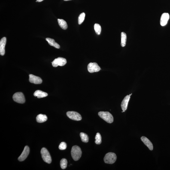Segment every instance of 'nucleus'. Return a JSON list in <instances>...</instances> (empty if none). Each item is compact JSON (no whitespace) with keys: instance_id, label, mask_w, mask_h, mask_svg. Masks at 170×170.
<instances>
[{"instance_id":"5","label":"nucleus","mask_w":170,"mask_h":170,"mask_svg":"<svg viewBox=\"0 0 170 170\" xmlns=\"http://www.w3.org/2000/svg\"><path fill=\"white\" fill-rule=\"evenodd\" d=\"M14 101L18 103H24L25 102V99L23 94L21 92H17L14 94L13 96Z\"/></svg>"},{"instance_id":"22","label":"nucleus","mask_w":170,"mask_h":170,"mask_svg":"<svg viewBox=\"0 0 170 170\" xmlns=\"http://www.w3.org/2000/svg\"><path fill=\"white\" fill-rule=\"evenodd\" d=\"M94 29L96 33L98 35H100L101 33V28L100 25L97 23H95L94 26Z\"/></svg>"},{"instance_id":"18","label":"nucleus","mask_w":170,"mask_h":170,"mask_svg":"<svg viewBox=\"0 0 170 170\" xmlns=\"http://www.w3.org/2000/svg\"><path fill=\"white\" fill-rule=\"evenodd\" d=\"M59 25L61 28L64 30H66L68 28V25L66 22L62 19H58Z\"/></svg>"},{"instance_id":"26","label":"nucleus","mask_w":170,"mask_h":170,"mask_svg":"<svg viewBox=\"0 0 170 170\" xmlns=\"http://www.w3.org/2000/svg\"><path fill=\"white\" fill-rule=\"evenodd\" d=\"M44 1V0H37V2H42V1Z\"/></svg>"},{"instance_id":"13","label":"nucleus","mask_w":170,"mask_h":170,"mask_svg":"<svg viewBox=\"0 0 170 170\" xmlns=\"http://www.w3.org/2000/svg\"><path fill=\"white\" fill-rule=\"evenodd\" d=\"M6 42V38L5 37L3 38L0 41V54L4 56L5 54V47Z\"/></svg>"},{"instance_id":"20","label":"nucleus","mask_w":170,"mask_h":170,"mask_svg":"<svg viewBox=\"0 0 170 170\" xmlns=\"http://www.w3.org/2000/svg\"><path fill=\"white\" fill-rule=\"evenodd\" d=\"M80 135L82 141L83 142L85 143L88 142L89 138L87 134L81 132L80 133Z\"/></svg>"},{"instance_id":"12","label":"nucleus","mask_w":170,"mask_h":170,"mask_svg":"<svg viewBox=\"0 0 170 170\" xmlns=\"http://www.w3.org/2000/svg\"><path fill=\"white\" fill-rule=\"evenodd\" d=\"M130 95H127L126 96L122 101L121 104L122 109L123 110L122 112H124L127 109L128 103H129Z\"/></svg>"},{"instance_id":"21","label":"nucleus","mask_w":170,"mask_h":170,"mask_svg":"<svg viewBox=\"0 0 170 170\" xmlns=\"http://www.w3.org/2000/svg\"><path fill=\"white\" fill-rule=\"evenodd\" d=\"M68 161L66 159H62L60 161V166L62 169H65L67 167Z\"/></svg>"},{"instance_id":"1","label":"nucleus","mask_w":170,"mask_h":170,"mask_svg":"<svg viewBox=\"0 0 170 170\" xmlns=\"http://www.w3.org/2000/svg\"><path fill=\"white\" fill-rule=\"evenodd\" d=\"M71 155L74 160L77 161L81 157L82 152L81 148L79 146H73L71 151Z\"/></svg>"},{"instance_id":"7","label":"nucleus","mask_w":170,"mask_h":170,"mask_svg":"<svg viewBox=\"0 0 170 170\" xmlns=\"http://www.w3.org/2000/svg\"><path fill=\"white\" fill-rule=\"evenodd\" d=\"M67 62L66 59L64 58L59 57L55 59L52 62L53 66L54 67L58 66H64Z\"/></svg>"},{"instance_id":"14","label":"nucleus","mask_w":170,"mask_h":170,"mask_svg":"<svg viewBox=\"0 0 170 170\" xmlns=\"http://www.w3.org/2000/svg\"><path fill=\"white\" fill-rule=\"evenodd\" d=\"M141 140L145 144V145L148 147L149 149L151 151L153 150V145L152 144L151 141L148 138H147L146 137L143 136L141 137Z\"/></svg>"},{"instance_id":"25","label":"nucleus","mask_w":170,"mask_h":170,"mask_svg":"<svg viewBox=\"0 0 170 170\" xmlns=\"http://www.w3.org/2000/svg\"><path fill=\"white\" fill-rule=\"evenodd\" d=\"M67 145L66 143L64 142H62L61 143L59 146V148L60 150H64L66 149Z\"/></svg>"},{"instance_id":"9","label":"nucleus","mask_w":170,"mask_h":170,"mask_svg":"<svg viewBox=\"0 0 170 170\" xmlns=\"http://www.w3.org/2000/svg\"><path fill=\"white\" fill-rule=\"evenodd\" d=\"M30 152V149L28 146H25L23 152L18 158V160L20 161H23L28 157Z\"/></svg>"},{"instance_id":"4","label":"nucleus","mask_w":170,"mask_h":170,"mask_svg":"<svg viewBox=\"0 0 170 170\" xmlns=\"http://www.w3.org/2000/svg\"><path fill=\"white\" fill-rule=\"evenodd\" d=\"M41 153L44 161L49 164L51 163L52 159L48 151L45 148L43 147L41 149Z\"/></svg>"},{"instance_id":"16","label":"nucleus","mask_w":170,"mask_h":170,"mask_svg":"<svg viewBox=\"0 0 170 170\" xmlns=\"http://www.w3.org/2000/svg\"><path fill=\"white\" fill-rule=\"evenodd\" d=\"M36 121L39 123H42L47 121V117L45 115L40 114L37 116Z\"/></svg>"},{"instance_id":"19","label":"nucleus","mask_w":170,"mask_h":170,"mask_svg":"<svg viewBox=\"0 0 170 170\" xmlns=\"http://www.w3.org/2000/svg\"><path fill=\"white\" fill-rule=\"evenodd\" d=\"M127 40L126 34L124 32H122L121 34V44L122 47H125L126 45Z\"/></svg>"},{"instance_id":"8","label":"nucleus","mask_w":170,"mask_h":170,"mask_svg":"<svg viewBox=\"0 0 170 170\" xmlns=\"http://www.w3.org/2000/svg\"><path fill=\"white\" fill-rule=\"evenodd\" d=\"M87 68L89 72L91 73L98 72L101 70L100 67L95 62L89 63L88 65Z\"/></svg>"},{"instance_id":"24","label":"nucleus","mask_w":170,"mask_h":170,"mask_svg":"<svg viewBox=\"0 0 170 170\" xmlns=\"http://www.w3.org/2000/svg\"><path fill=\"white\" fill-rule=\"evenodd\" d=\"M86 14L84 13H82L79 16L78 18V23L79 25L81 24L84 21Z\"/></svg>"},{"instance_id":"27","label":"nucleus","mask_w":170,"mask_h":170,"mask_svg":"<svg viewBox=\"0 0 170 170\" xmlns=\"http://www.w3.org/2000/svg\"><path fill=\"white\" fill-rule=\"evenodd\" d=\"M64 1H71V0H64Z\"/></svg>"},{"instance_id":"15","label":"nucleus","mask_w":170,"mask_h":170,"mask_svg":"<svg viewBox=\"0 0 170 170\" xmlns=\"http://www.w3.org/2000/svg\"><path fill=\"white\" fill-rule=\"evenodd\" d=\"M48 95L47 93L40 90L36 91L34 93V96L37 97L38 98L46 97L48 96Z\"/></svg>"},{"instance_id":"17","label":"nucleus","mask_w":170,"mask_h":170,"mask_svg":"<svg viewBox=\"0 0 170 170\" xmlns=\"http://www.w3.org/2000/svg\"><path fill=\"white\" fill-rule=\"evenodd\" d=\"M46 40L48 42L49 44L50 45L53 46V47L57 49H59L60 48V46L57 43L55 42V40L53 39L47 38H46Z\"/></svg>"},{"instance_id":"6","label":"nucleus","mask_w":170,"mask_h":170,"mask_svg":"<svg viewBox=\"0 0 170 170\" xmlns=\"http://www.w3.org/2000/svg\"><path fill=\"white\" fill-rule=\"evenodd\" d=\"M67 115L69 119L73 120L80 121L82 119L81 115L76 112L68 111L67 113Z\"/></svg>"},{"instance_id":"10","label":"nucleus","mask_w":170,"mask_h":170,"mask_svg":"<svg viewBox=\"0 0 170 170\" xmlns=\"http://www.w3.org/2000/svg\"><path fill=\"white\" fill-rule=\"evenodd\" d=\"M29 81L30 83L35 84H40L42 82V80L40 77L32 74L29 75Z\"/></svg>"},{"instance_id":"23","label":"nucleus","mask_w":170,"mask_h":170,"mask_svg":"<svg viewBox=\"0 0 170 170\" xmlns=\"http://www.w3.org/2000/svg\"><path fill=\"white\" fill-rule=\"evenodd\" d=\"M95 142L96 144H100L101 143V134L99 133L96 134L95 137Z\"/></svg>"},{"instance_id":"3","label":"nucleus","mask_w":170,"mask_h":170,"mask_svg":"<svg viewBox=\"0 0 170 170\" xmlns=\"http://www.w3.org/2000/svg\"><path fill=\"white\" fill-rule=\"evenodd\" d=\"M117 159V156L115 153H109L106 154L104 158V160L106 163L112 164L116 162Z\"/></svg>"},{"instance_id":"11","label":"nucleus","mask_w":170,"mask_h":170,"mask_svg":"<svg viewBox=\"0 0 170 170\" xmlns=\"http://www.w3.org/2000/svg\"><path fill=\"white\" fill-rule=\"evenodd\" d=\"M169 18V14L168 13H164L161 17L160 23L161 26H165L168 23V21Z\"/></svg>"},{"instance_id":"2","label":"nucleus","mask_w":170,"mask_h":170,"mask_svg":"<svg viewBox=\"0 0 170 170\" xmlns=\"http://www.w3.org/2000/svg\"><path fill=\"white\" fill-rule=\"evenodd\" d=\"M98 114L100 117L107 123H111L113 122V115L108 112H100L98 113Z\"/></svg>"}]
</instances>
